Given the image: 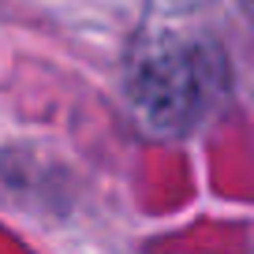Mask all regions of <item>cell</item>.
Masks as SVG:
<instances>
[{
  "label": "cell",
  "mask_w": 254,
  "mask_h": 254,
  "mask_svg": "<svg viewBox=\"0 0 254 254\" xmlns=\"http://www.w3.org/2000/svg\"><path fill=\"white\" fill-rule=\"evenodd\" d=\"M228 86V67L206 38H153L138 45L127 97L135 120L153 138H180L202 124Z\"/></svg>",
  "instance_id": "1"
}]
</instances>
